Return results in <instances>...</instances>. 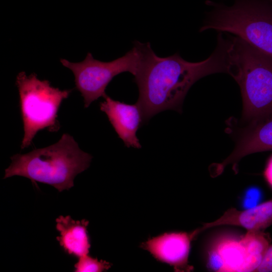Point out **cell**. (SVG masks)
I'll list each match as a JSON object with an SVG mask.
<instances>
[{
  "label": "cell",
  "instance_id": "1",
  "mask_svg": "<svg viewBox=\"0 0 272 272\" xmlns=\"http://www.w3.org/2000/svg\"><path fill=\"white\" fill-rule=\"evenodd\" d=\"M229 41L219 32L217 45L211 55L199 62H190L178 53L157 56L149 42L144 43L141 66L134 76L139 92L137 102L143 121L162 111H180L184 98L192 85L201 78L218 73H228Z\"/></svg>",
  "mask_w": 272,
  "mask_h": 272
},
{
  "label": "cell",
  "instance_id": "2",
  "mask_svg": "<svg viewBox=\"0 0 272 272\" xmlns=\"http://www.w3.org/2000/svg\"><path fill=\"white\" fill-rule=\"evenodd\" d=\"M92 156L79 147L74 138L63 133L56 143L12 157L4 178L26 177L33 183L51 185L61 192L74 186V180L90 166Z\"/></svg>",
  "mask_w": 272,
  "mask_h": 272
},
{
  "label": "cell",
  "instance_id": "3",
  "mask_svg": "<svg viewBox=\"0 0 272 272\" xmlns=\"http://www.w3.org/2000/svg\"><path fill=\"white\" fill-rule=\"evenodd\" d=\"M228 36V74L240 88L242 120L252 123L272 112V56L238 36Z\"/></svg>",
  "mask_w": 272,
  "mask_h": 272
},
{
  "label": "cell",
  "instance_id": "4",
  "mask_svg": "<svg viewBox=\"0 0 272 272\" xmlns=\"http://www.w3.org/2000/svg\"><path fill=\"white\" fill-rule=\"evenodd\" d=\"M212 7L199 31L234 34L272 56V4L269 0H233L231 5L207 2Z\"/></svg>",
  "mask_w": 272,
  "mask_h": 272
},
{
  "label": "cell",
  "instance_id": "5",
  "mask_svg": "<svg viewBox=\"0 0 272 272\" xmlns=\"http://www.w3.org/2000/svg\"><path fill=\"white\" fill-rule=\"evenodd\" d=\"M16 84L24 126L21 146L24 149L31 144L39 131L58 130L57 112L62 102L69 97L72 90L53 87L48 81L40 80L35 74L27 75L24 72L17 75Z\"/></svg>",
  "mask_w": 272,
  "mask_h": 272
},
{
  "label": "cell",
  "instance_id": "6",
  "mask_svg": "<svg viewBox=\"0 0 272 272\" xmlns=\"http://www.w3.org/2000/svg\"><path fill=\"white\" fill-rule=\"evenodd\" d=\"M144 46V43L135 41L133 48L123 56L108 62L95 59L89 52L79 62L60 59L61 64L73 73L76 88L84 98L85 108L105 97L106 88L114 77L123 72L137 74L142 63Z\"/></svg>",
  "mask_w": 272,
  "mask_h": 272
},
{
  "label": "cell",
  "instance_id": "7",
  "mask_svg": "<svg viewBox=\"0 0 272 272\" xmlns=\"http://www.w3.org/2000/svg\"><path fill=\"white\" fill-rule=\"evenodd\" d=\"M270 241L269 235L263 231H248L241 236H221L209 248L208 266L216 271H255Z\"/></svg>",
  "mask_w": 272,
  "mask_h": 272
},
{
  "label": "cell",
  "instance_id": "8",
  "mask_svg": "<svg viewBox=\"0 0 272 272\" xmlns=\"http://www.w3.org/2000/svg\"><path fill=\"white\" fill-rule=\"evenodd\" d=\"M196 237L194 231L167 232L149 239L140 247L157 260L169 264L175 271H190L193 269L188 263L190 244Z\"/></svg>",
  "mask_w": 272,
  "mask_h": 272
},
{
  "label": "cell",
  "instance_id": "9",
  "mask_svg": "<svg viewBox=\"0 0 272 272\" xmlns=\"http://www.w3.org/2000/svg\"><path fill=\"white\" fill-rule=\"evenodd\" d=\"M272 150V112L252 123L241 132L232 153L217 166L215 173L220 174L228 165L235 170L244 157L257 152Z\"/></svg>",
  "mask_w": 272,
  "mask_h": 272
},
{
  "label": "cell",
  "instance_id": "10",
  "mask_svg": "<svg viewBox=\"0 0 272 272\" xmlns=\"http://www.w3.org/2000/svg\"><path fill=\"white\" fill-rule=\"evenodd\" d=\"M104 98L105 100L100 103V109L107 115L118 137L128 148H141L137 132L143 118L137 103L129 104L116 101L107 95Z\"/></svg>",
  "mask_w": 272,
  "mask_h": 272
},
{
  "label": "cell",
  "instance_id": "11",
  "mask_svg": "<svg viewBox=\"0 0 272 272\" xmlns=\"http://www.w3.org/2000/svg\"><path fill=\"white\" fill-rule=\"evenodd\" d=\"M272 224V199L244 210L231 208L220 217L195 230L197 235L207 229L223 225L236 226L247 231H263Z\"/></svg>",
  "mask_w": 272,
  "mask_h": 272
},
{
  "label": "cell",
  "instance_id": "12",
  "mask_svg": "<svg viewBox=\"0 0 272 272\" xmlns=\"http://www.w3.org/2000/svg\"><path fill=\"white\" fill-rule=\"evenodd\" d=\"M55 221L60 235L56 239L64 251L78 258L88 255L91 247L87 232L89 221H75L70 216H60Z\"/></svg>",
  "mask_w": 272,
  "mask_h": 272
},
{
  "label": "cell",
  "instance_id": "13",
  "mask_svg": "<svg viewBox=\"0 0 272 272\" xmlns=\"http://www.w3.org/2000/svg\"><path fill=\"white\" fill-rule=\"evenodd\" d=\"M111 266V263L105 260H98L89 255L79 258L75 264L76 272H101L108 270Z\"/></svg>",
  "mask_w": 272,
  "mask_h": 272
},
{
  "label": "cell",
  "instance_id": "14",
  "mask_svg": "<svg viewBox=\"0 0 272 272\" xmlns=\"http://www.w3.org/2000/svg\"><path fill=\"white\" fill-rule=\"evenodd\" d=\"M255 271L272 272V245H270L261 263Z\"/></svg>",
  "mask_w": 272,
  "mask_h": 272
},
{
  "label": "cell",
  "instance_id": "15",
  "mask_svg": "<svg viewBox=\"0 0 272 272\" xmlns=\"http://www.w3.org/2000/svg\"><path fill=\"white\" fill-rule=\"evenodd\" d=\"M265 180L272 188V155L267 160L263 172Z\"/></svg>",
  "mask_w": 272,
  "mask_h": 272
},
{
  "label": "cell",
  "instance_id": "16",
  "mask_svg": "<svg viewBox=\"0 0 272 272\" xmlns=\"http://www.w3.org/2000/svg\"><path fill=\"white\" fill-rule=\"evenodd\" d=\"M270 2L272 4V0H269Z\"/></svg>",
  "mask_w": 272,
  "mask_h": 272
}]
</instances>
